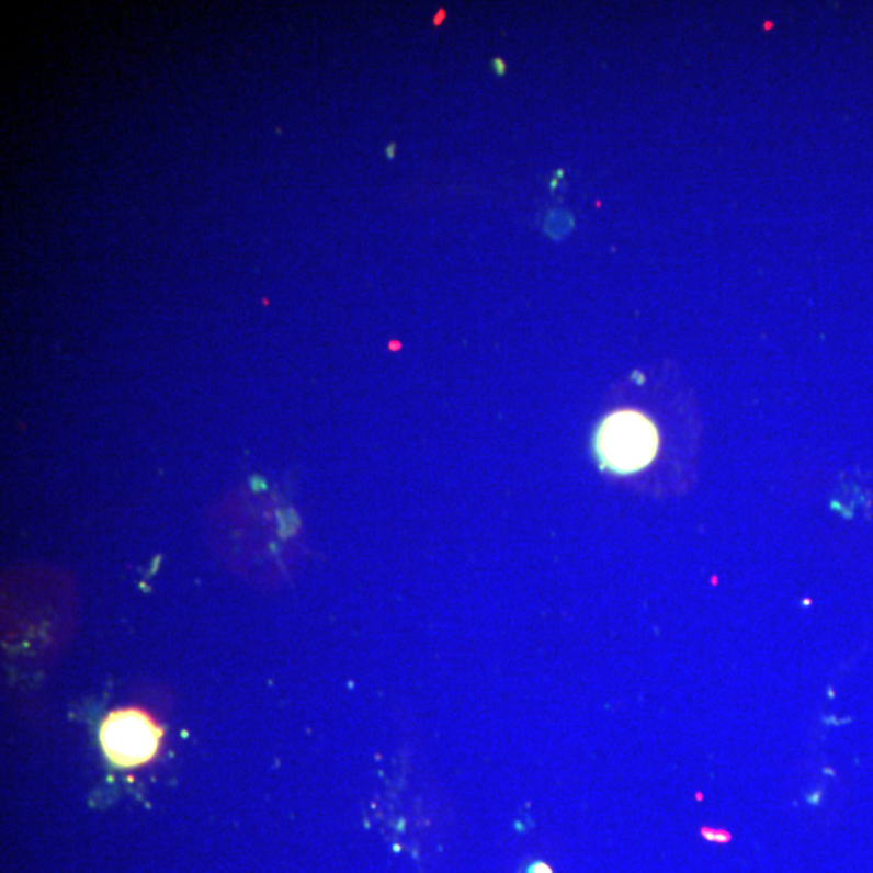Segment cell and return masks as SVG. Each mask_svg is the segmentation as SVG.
<instances>
[{"mask_svg":"<svg viewBox=\"0 0 873 873\" xmlns=\"http://www.w3.org/2000/svg\"><path fill=\"white\" fill-rule=\"evenodd\" d=\"M593 449L603 469L627 476L646 469L657 458L660 435L649 416L637 409H619L600 422Z\"/></svg>","mask_w":873,"mask_h":873,"instance_id":"cell-1","label":"cell"},{"mask_svg":"<svg viewBox=\"0 0 873 873\" xmlns=\"http://www.w3.org/2000/svg\"><path fill=\"white\" fill-rule=\"evenodd\" d=\"M160 729L138 711L112 714L101 728V745L112 762L136 767L148 762L159 748Z\"/></svg>","mask_w":873,"mask_h":873,"instance_id":"cell-2","label":"cell"},{"mask_svg":"<svg viewBox=\"0 0 873 873\" xmlns=\"http://www.w3.org/2000/svg\"><path fill=\"white\" fill-rule=\"evenodd\" d=\"M699 835H701L702 840L714 842V844H729V842L733 841V834L726 830V828L708 827V825H704V827L699 828Z\"/></svg>","mask_w":873,"mask_h":873,"instance_id":"cell-3","label":"cell"},{"mask_svg":"<svg viewBox=\"0 0 873 873\" xmlns=\"http://www.w3.org/2000/svg\"><path fill=\"white\" fill-rule=\"evenodd\" d=\"M821 796H824V790L818 787V790H814L812 793L807 794L806 803L812 807H818L821 804Z\"/></svg>","mask_w":873,"mask_h":873,"instance_id":"cell-4","label":"cell"},{"mask_svg":"<svg viewBox=\"0 0 873 873\" xmlns=\"http://www.w3.org/2000/svg\"><path fill=\"white\" fill-rule=\"evenodd\" d=\"M490 67L494 68L497 77H504V75H507V63H504L501 57H494V59L490 60Z\"/></svg>","mask_w":873,"mask_h":873,"instance_id":"cell-5","label":"cell"},{"mask_svg":"<svg viewBox=\"0 0 873 873\" xmlns=\"http://www.w3.org/2000/svg\"><path fill=\"white\" fill-rule=\"evenodd\" d=\"M526 873H554V871H552L551 865L545 864V862H534V864L528 868Z\"/></svg>","mask_w":873,"mask_h":873,"instance_id":"cell-6","label":"cell"},{"mask_svg":"<svg viewBox=\"0 0 873 873\" xmlns=\"http://www.w3.org/2000/svg\"><path fill=\"white\" fill-rule=\"evenodd\" d=\"M384 151L388 160H394L397 157V143H390Z\"/></svg>","mask_w":873,"mask_h":873,"instance_id":"cell-7","label":"cell"},{"mask_svg":"<svg viewBox=\"0 0 873 873\" xmlns=\"http://www.w3.org/2000/svg\"><path fill=\"white\" fill-rule=\"evenodd\" d=\"M548 186H551L552 193H555V190H557V186H558V180L557 179H552L551 183H548Z\"/></svg>","mask_w":873,"mask_h":873,"instance_id":"cell-8","label":"cell"},{"mask_svg":"<svg viewBox=\"0 0 873 873\" xmlns=\"http://www.w3.org/2000/svg\"><path fill=\"white\" fill-rule=\"evenodd\" d=\"M563 177H565V170L563 169L555 170L554 179L560 180L563 179Z\"/></svg>","mask_w":873,"mask_h":873,"instance_id":"cell-9","label":"cell"}]
</instances>
